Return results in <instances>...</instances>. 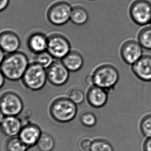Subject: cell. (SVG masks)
<instances>
[{"instance_id":"6da1fadb","label":"cell","mask_w":151,"mask_h":151,"mask_svg":"<svg viewBox=\"0 0 151 151\" xmlns=\"http://www.w3.org/2000/svg\"><path fill=\"white\" fill-rule=\"evenodd\" d=\"M29 64L27 55L19 50L5 55L0 70L6 79L17 81L22 79Z\"/></svg>"},{"instance_id":"7a4b0ae2","label":"cell","mask_w":151,"mask_h":151,"mask_svg":"<svg viewBox=\"0 0 151 151\" xmlns=\"http://www.w3.org/2000/svg\"><path fill=\"white\" fill-rule=\"evenodd\" d=\"M77 105L66 97L55 99L49 107L51 118L60 123H67L72 121L77 114Z\"/></svg>"},{"instance_id":"3957f363","label":"cell","mask_w":151,"mask_h":151,"mask_svg":"<svg viewBox=\"0 0 151 151\" xmlns=\"http://www.w3.org/2000/svg\"><path fill=\"white\" fill-rule=\"evenodd\" d=\"M94 86L109 92L115 87L120 78L118 69L113 65L104 64L99 66L92 73Z\"/></svg>"},{"instance_id":"277c9868","label":"cell","mask_w":151,"mask_h":151,"mask_svg":"<svg viewBox=\"0 0 151 151\" xmlns=\"http://www.w3.org/2000/svg\"><path fill=\"white\" fill-rule=\"evenodd\" d=\"M23 86L32 91L42 90L48 81L46 69L36 63H30L21 79Z\"/></svg>"},{"instance_id":"5b68a950","label":"cell","mask_w":151,"mask_h":151,"mask_svg":"<svg viewBox=\"0 0 151 151\" xmlns=\"http://www.w3.org/2000/svg\"><path fill=\"white\" fill-rule=\"evenodd\" d=\"M72 6L64 0L52 3L47 9L46 18L51 24L61 27L70 21Z\"/></svg>"},{"instance_id":"8992f818","label":"cell","mask_w":151,"mask_h":151,"mask_svg":"<svg viewBox=\"0 0 151 151\" xmlns=\"http://www.w3.org/2000/svg\"><path fill=\"white\" fill-rule=\"evenodd\" d=\"M71 50V44L63 34L53 32L48 35L47 51L54 59L61 60Z\"/></svg>"},{"instance_id":"52a82bcc","label":"cell","mask_w":151,"mask_h":151,"mask_svg":"<svg viewBox=\"0 0 151 151\" xmlns=\"http://www.w3.org/2000/svg\"><path fill=\"white\" fill-rule=\"evenodd\" d=\"M129 15L134 22L140 26L151 23V3L149 0H134L129 8Z\"/></svg>"},{"instance_id":"ba28073f","label":"cell","mask_w":151,"mask_h":151,"mask_svg":"<svg viewBox=\"0 0 151 151\" xmlns=\"http://www.w3.org/2000/svg\"><path fill=\"white\" fill-rule=\"evenodd\" d=\"M23 102L18 95L8 91L0 96V109L5 116H18L23 111Z\"/></svg>"},{"instance_id":"9c48e42d","label":"cell","mask_w":151,"mask_h":151,"mask_svg":"<svg viewBox=\"0 0 151 151\" xmlns=\"http://www.w3.org/2000/svg\"><path fill=\"white\" fill-rule=\"evenodd\" d=\"M46 71L48 81L55 86H62L69 80L70 71L61 60H55Z\"/></svg>"},{"instance_id":"30bf717a","label":"cell","mask_w":151,"mask_h":151,"mask_svg":"<svg viewBox=\"0 0 151 151\" xmlns=\"http://www.w3.org/2000/svg\"><path fill=\"white\" fill-rule=\"evenodd\" d=\"M143 49L137 40H128L121 45L120 56L126 64L132 66L143 55Z\"/></svg>"},{"instance_id":"8fae6325","label":"cell","mask_w":151,"mask_h":151,"mask_svg":"<svg viewBox=\"0 0 151 151\" xmlns=\"http://www.w3.org/2000/svg\"><path fill=\"white\" fill-rule=\"evenodd\" d=\"M21 40L17 32L11 29L0 32V48L7 55L19 51Z\"/></svg>"},{"instance_id":"7c38bea8","label":"cell","mask_w":151,"mask_h":151,"mask_svg":"<svg viewBox=\"0 0 151 151\" xmlns=\"http://www.w3.org/2000/svg\"><path fill=\"white\" fill-rule=\"evenodd\" d=\"M42 134L41 129L37 124L29 123L23 125L18 137L29 148H31L36 145Z\"/></svg>"},{"instance_id":"4fadbf2b","label":"cell","mask_w":151,"mask_h":151,"mask_svg":"<svg viewBox=\"0 0 151 151\" xmlns=\"http://www.w3.org/2000/svg\"><path fill=\"white\" fill-rule=\"evenodd\" d=\"M48 35L40 31H34L27 36L26 45L29 50L36 54L47 50Z\"/></svg>"},{"instance_id":"5bb4252c","label":"cell","mask_w":151,"mask_h":151,"mask_svg":"<svg viewBox=\"0 0 151 151\" xmlns=\"http://www.w3.org/2000/svg\"><path fill=\"white\" fill-rule=\"evenodd\" d=\"M132 66L134 75L145 82L151 81V56L143 55Z\"/></svg>"},{"instance_id":"9a60e30c","label":"cell","mask_w":151,"mask_h":151,"mask_svg":"<svg viewBox=\"0 0 151 151\" xmlns=\"http://www.w3.org/2000/svg\"><path fill=\"white\" fill-rule=\"evenodd\" d=\"M23 126L20 118L17 116H5L0 124V131L9 138L18 136Z\"/></svg>"},{"instance_id":"2e32d148","label":"cell","mask_w":151,"mask_h":151,"mask_svg":"<svg viewBox=\"0 0 151 151\" xmlns=\"http://www.w3.org/2000/svg\"><path fill=\"white\" fill-rule=\"evenodd\" d=\"M86 99L88 104L92 107L95 108H101L107 104L108 92L100 87L93 86L89 88Z\"/></svg>"},{"instance_id":"e0dca14e","label":"cell","mask_w":151,"mask_h":151,"mask_svg":"<svg viewBox=\"0 0 151 151\" xmlns=\"http://www.w3.org/2000/svg\"><path fill=\"white\" fill-rule=\"evenodd\" d=\"M61 61L70 72L80 70L84 64V59L82 55L77 51L72 50Z\"/></svg>"},{"instance_id":"ac0fdd59","label":"cell","mask_w":151,"mask_h":151,"mask_svg":"<svg viewBox=\"0 0 151 151\" xmlns=\"http://www.w3.org/2000/svg\"><path fill=\"white\" fill-rule=\"evenodd\" d=\"M89 19L88 11L83 7L80 5H75L72 7L70 21L78 26L84 25Z\"/></svg>"},{"instance_id":"d6986e66","label":"cell","mask_w":151,"mask_h":151,"mask_svg":"<svg viewBox=\"0 0 151 151\" xmlns=\"http://www.w3.org/2000/svg\"><path fill=\"white\" fill-rule=\"evenodd\" d=\"M137 41L143 48L151 50V25L140 30L137 36Z\"/></svg>"},{"instance_id":"ffe728a7","label":"cell","mask_w":151,"mask_h":151,"mask_svg":"<svg viewBox=\"0 0 151 151\" xmlns=\"http://www.w3.org/2000/svg\"><path fill=\"white\" fill-rule=\"evenodd\" d=\"M36 145L40 151H52L55 148V140L50 134L42 132Z\"/></svg>"},{"instance_id":"44dd1931","label":"cell","mask_w":151,"mask_h":151,"mask_svg":"<svg viewBox=\"0 0 151 151\" xmlns=\"http://www.w3.org/2000/svg\"><path fill=\"white\" fill-rule=\"evenodd\" d=\"M55 60V59L46 50L42 52L34 54L32 62L36 63L44 67L45 69H47L51 65Z\"/></svg>"},{"instance_id":"7402d4cb","label":"cell","mask_w":151,"mask_h":151,"mask_svg":"<svg viewBox=\"0 0 151 151\" xmlns=\"http://www.w3.org/2000/svg\"><path fill=\"white\" fill-rule=\"evenodd\" d=\"M29 149L18 136L9 138L5 144L6 151H27Z\"/></svg>"},{"instance_id":"603a6c76","label":"cell","mask_w":151,"mask_h":151,"mask_svg":"<svg viewBox=\"0 0 151 151\" xmlns=\"http://www.w3.org/2000/svg\"><path fill=\"white\" fill-rule=\"evenodd\" d=\"M90 151H114L112 145L107 141L97 139L93 141Z\"/></svg>"},{"instance_id":"cb8c5ba5","label":"cell","mask_w":151,"mask_h":151,"mask_svg":"<svg viewBox=\"0 0 151 151\" xmlns=\"http://www.w3.org/2000/svg\"><path fill=\"white\" fill-rule=\"evenodd\" d=\"M68 96V98L77 105L82 104L85 99L84 92L79 88L72 89L69 91Z\"/></svg>"},{"instance_id":"d4e9b609","label":"cell","mask_w":151,"mask_h":151,"mask_svg":"<svg viewBox=\"0 0 151 151\" xmlns=\"http://www.w3.org/2000/svg\"><path fill=\"white\" fill-rule=\"evenodd\" d=\"M80 121L86 127H93L96 125L97 120L94 113L90 112H86L82 114L81 116Z\"/></svg>"},{"instance_id":"484cf974","label":"cell","mask_w":151,"mask_h":151,"mask_svg":"<svg viewBox=\"0 0 151 151\" xmlns=\"http://www.w3.org/2000/svg\"><path fill=\"white\" fill-rule=\"evenodd\" d=\"M140 129L144 136L151 138V115L145 116L141 122Z\"/></svg>"},{"instance_id":"4316f807","label":"cell","mask_w":151,"mask_h":151,"mask_svg":"<svg viewBox=\"0 0 151 151\" xmlns=\"http://www.w3.org/2000/svg\"><path fill=\"white\" fill-rule=\"evenodd\" d=\"M93 141L88 138H83L79 142V147L82 151H90Z\"/></svg>"},{"instance_id":"83f0119b","label":"cell","mask_w":151,"mask_h":151,"mask_svg":"<svg viewBox=\"0 0 151 151\" xmlns=\"http://www.w3.org/2000/svg\"><path fill=\"white\" fill-rule=\"evenodd\" d=\"M84 82L86 86L90 87L94 86L92 74H88L84 78Z\"/></svg>"},{"instance_id":"f1b7e54d","label":"cell","mask_w":151,"mask_h":151,"mask_svg":"<svg viewBox=\"0 0 151 151\" xmlns=\"http://www.w3.org/2000/svg\"><path fill=\"white\" fill-rule=\"evenodd\" d=\"M11 0H0V13L6 10L10 4Z\"/></svg>"},{"instance_id":"f546056e","label":"cell","mask_w":151,"mask_h":151,"mask_svg":"<svg viewBox=\"0 0 151 151\" xmlns=\"http://www.w3.org/2000/svg\"><path fill=\"white\" fill-rule=\"evenodd\" d=\"M144 151H151V138H149L145 141L144 144Z\"/></svg>"},{"instance_id":"4dcf8cb0","label":"cell","mask_w":151,"mask_h":151,"mask_svg":"<svg viewBox=\"0 0 151 151\" xmlns=\"http://www.w3.org/2000/svg\"><path fill=\"white\" fill-rule=\"evenodd\" d=\"M6 78L5 77L4 75H3L2 72L0 70V89L4 86Z\"/></svg>"},{"instance_id":"1f68e13d","label":"cell","mask_w":151,"mask_h":151,"mask_svg":"<svg viewBox=\"0 0 151 151\" xmlns=\"http://www.w3.org/2000/svg\"><path fill=\"white\" fill-rule=\"evenodd\" d=\"M5 55H6V54L3 52V51L0 48V66H1V65L2 63L3 60L4 59Z\"/></svg>"},{"instance_id":"d6a6232c","label":"cell","mask_w":151,"mask_h":151,"mask_svg":"<svg viewBox=\"0 0 151 151\" xmlns=\"http://www.w3.org/2000/svg\"><path fill=\"white\" fill-rule=\"evenodd\" d=\"M4 114L3 113L2 111H1V110L0 109V124L1 123V122H2L3 120L5 118Z\"/></svg>"},{"instance_id":"836d02e7","label":"cell","mask_w":151,"mask_h":151,"mask_svg":"<svg viewBox=\"0 0 151 151\" xmlns=\"http://www.w3.org/2000/svg\"><path fill=\"white\" fill-rule=\"evenodd\" d=\"M90 1H94V0H90Z\"/></svg>"},{"instance_id":"e575fe53","label":"cell","mask_w":151,"mask_h":151,"mask_svg":"<svg viewBox=\"0 0 151 151\" xmlns=\"http://www.w3.org/2000/svg\"></svg>"}]
</instances>
